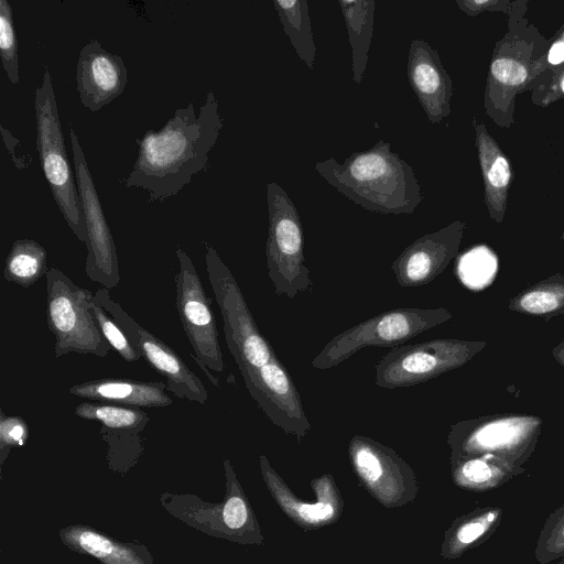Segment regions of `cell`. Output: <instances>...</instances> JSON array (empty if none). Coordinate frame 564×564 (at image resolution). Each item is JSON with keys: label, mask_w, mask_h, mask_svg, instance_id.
Wrapping results in <instances>:
<instances>
[{"label": "cell", "mask_w": 564, "mask_h": 564, "mask_svg": "<svg viewBox=\"0 0 564 564\" xmlns=\"http://www.w3.org/2000/svg\"><path fill=\"white\" fill-rule=\"evenodd\" d=\"M140 433L141 431L130 427H100V435L109 444V454L112 456L123 452L139 453L142 447Z\"/></svg>", "instance_id": "obj_29"}, {"label": "cell", "mask_w": 564, "mask_h": 564, "mask_svg": "<svg viewBox=\"0 0 564 564\" xmlns=\"http://www.w3.org/2000/svg\"><path fill=\"white\" fill-rule=\"evenodd\" d=\"M485 345L484 341L442 338L394 347L377 362L375 382L384 389L422 383L462 367Z\"/></svg>", "instance_id": "obj_8"}, {"label": "cell", "mask_w": 564, "mask_h": 564, "mask_svg": "<svg viewBox=\"0 0 564 564\" xmlns=\"http://www.w3.org/2000/svg\"><path fill=\"white\" fill-rule=\"evenodd\" d=\"M94 297L116 319L140 357L165 379L169 392L178 399L200 405L206 403L207 389L176 351L135 322L118 302L111 299L109 289L98 288Z\"/></svg>", "instance_id": "obj_10"}, {"label": "cell", "mask_w": 564, "mask_h": 564, "mask_svg": "<svg viewBox=\"0 0 564 564\" xmlns=\"http://www.w3.org/2000/svg\"><path fill=\"white\" fill-rule=\"evenodd\" d=\"M562 86H563V91H564V80H563V84H562Z\"/></svg>", "instance_id": "obj_38"}, {"label": "cell", "mask_w": 564, "mask_h": 564, "mask_svg": "<svg viewBox=\"0 0 564 564\" xmlns=\"http://www.w3.org/2000/svg\"><path fill=\"white\" fill-rule=\"evenodd\" d=\"M477 145L487 199L495 209L503 210L511 180L510 165L482 126L477 128Z\"/></svg>", "instance_id": "obj_20"}, {"label": "cell", "mask_w": 564, "mask_h": 564, "mask_svg": "<svg viewBox=\"0 0 564 564\" xmlns=\"http://www.w3.org/2000/svg\"><path fill=\"white\" fill-rule=\"evenodd\" d=\"M456 475L467 485H491L503 475L502 460L489 454L486 458H469L459 464Z\"/></svg>", "instance_id": "obj_27"}, {"label": "cell", "mask_w": 564, "mask_h": 564, "mask_svg": "<svg viewBox=\"0 0 564 564\" xmlns=\"http://www.w3.org/2000/svg\"><path fill=\"white\" fill-rule=\"evenodd\" d=\"M208 280L224 321L225 339L239 371L279 358L258 328L243 294L217 250L204 242Z\"/></svg>", "instance_id": "obj_7"}, {"label": "cell", "mask_w": 564, "mask_h": 564, "mask_svg": "<svg viewBox=\"0 0 564 564\" xmlns=\"http://www.w3.org/2000/svg\"><path fill=\"white\" fill-rule=\"evenodd\" d=\"M248 518V511L245 501L238 497H230L224 506L223 519L230 529L241 528Z\"/></svg>", "instance_id": "obj_34"}, {"label": "cell", "mask_w": 564, "mask_h": 564, "mask_svg": "<svg viewBox=\"0 0 564 564\" xmlns=\"http://www.w3.org/2000/svg\"><path fill=\"white\" fill-rule=\"evenodd\" d=\"M553 356L564 367V341L553 348Z\"/></svg>", "instance_id": "obj_37"}, {"label": "cell", "mask_w": 564, "mask_h": 564, "mask_svg": "<svg viewBox=\"0 0 564 564\" xmlns=\"http://www.w3.org/2000/svg\"><path fill=\"white\" fill-rule=\"evenodd\" d=\"M462 226L452 224L409 245L391 269L401 286H421L438 276L457 252Z\"/></svg>", "instance_id": "obj_14"}, {"label": "cell", "mask_w": 564, "mask_h": 564, "mask_svg": "<svg viewBox=\"0 0 564 564\" xmlns=\"http://www.w3.org/2000/svg\"><path fill=\"white\" fill-rule=\"evenodd\" d=\"M314 169L337 192L369 212L410 215L424 198L412 166L384 140L354 152L343 163L333 156L317 161Z\"/></svg>", "instance_id": "obj_2"}, {"label": "cell", "mask_w": 564, "mask_h": 564, "mask_svg": "<svg viewBox=\"0 0 564 564\" xmlns=\"http://www.w3.org/2000/svg\"><path fill=\"white\" fill-rule=\"evenodd\" d=\"M79 419L99 422L108 427H130L143 431L150 417L142 409L120 404L83 401L75 406Z\"/></svg>", "instance_id": "obj_22"}, {"label": "cell", "mask_w": 564, "mask_h": 564, "mask_svg": "<svg viewBox=\"0 0 564 564\" xmlns=\"http://www.w3.org/2000/svg\"><path fill=\"white\" fill-rule=\"evenodd\" d=\"M240 373L249 394L273 424L297 438L306 435L311 424L296 386L279 358Z\"/></svg>", "instance_id": "obj_12"}, {"label": "cell", "mask_w": 564, "mask_h": 564, "mask_svg": "<svg viewBox=\"0 0 564 564\" xmlns=\"http://www.w3.org/2000/svg\"><path fill=\"white\" fill-rule=\"evenodd\" d=\"M34 109L35 143L44 177L67 226L79 241L86 243L83 205L76 176L68 161L52 75L47 66L44 67L42 83L35 89Z\"/></svg>", "instance_id": "obj_3"}, {"label": "cell", "mask_w": 564, "mask_h": 564, "mask_svg": "<svg viewBox=\"0 0 564 564\" xmlns=\"http://www.w3.org/2000/svg\"><path fill=\"white\" fill-rule=\"evenodd\" d=\"M0 56L10 83L18 85L20 80L18 42L13 10L7 0H0Z\"/></svg>", "instance_id": "obj_24"}, {"label": "cell", "mask_w": 564, "mask_h": 564, "mask_svg": "<svg viewBox=\"0 0 564 564\" xmlns=\"http://www.w3.org/2000/svg\"><path fill=\"white\" fill-rule=\"evenodd\" d=\"M76 183L83 205L87 231L86 275L100 286L112 289L120 282L117 249L111 230L83 152L79 137L68 124Z\"/></svg>", "instance_id": "obj_11"}, {"label": "cell", "mask_w": 564, "mask_h": 564, "mask_svg": "<svg viewBox=\"0 0 564 564\" xmlns=\"http://www.w3.org/2000/svg\"><path fill=\"white\" fill-rule=\"evenodd\" d=\"M496 271V256L486 247H479L466 254L460 275L469 288L482 289L491 283Z\"/></svg>", "instance_id": "obj_26"}, {"label": "cell", "mask_w": 564, "mask_h": 564, "mask_svg": "<svg viewBox=\"0 0 564 564\" xmlns=\"http://www.w3.org/2000/svg\"><path fill=\"white\" fill-rule=\"evenodd\" d=\"M274 9L299 58L313 70L316 47L306 0H274Z\"/></svg>", "instance_id": "obj_19"}, {"label": "cell", "mask_w": 564, "mask_h": 564, "mask_svg": "<svg viewBox=\"0 0 564 564\" xmlns=\"http://www.w3.org/2000/svg\"><path fill=\"white\" fill-rule=\"evenodd\" d=\"M351 48V70L355 84H361L375 30L373 0L338 1Z\"/></svg>", "instance_id": "obj_18"}, {"label": "cell", "mask_w": 564, "mask_h": 564, "mask_svg": "<svg viewBox=\"0 0 564 564\" xmlns=\"http://www.w3.org/2000/svg\"><path fill=\"white\" fill-rule=\"evenodd\" d=\"M91 311L100 328L101 334L113 349L127 362H134L141 357L129 341L116 319L93 296Z\"/></svg>", "instance_id": "obj_25"}, {"label": "cell", "mask_w": 564, "mask_h": 564, "mask_svg": "<svg viewBox=\"0 0 564 564\" xmlns=\"http://www.w3.org/2000/svg\"><path fill=\"white\" fill-rule=\"evenodd\" d=\"M491 73L498 82L508 86L521 85L528 77V72L522 64L507 57L494 61Z\"/></svg>", "instance_id": "obj_32"}, {"label": "cell", "mask_w": 564, "mask_h": 564, "mask_svg": "<svg viewBox=\"0 0 564 564\" xmlns=\"http://www.w3.org/2000/svg\"><path fill=\"white\" fill-rule=\"evenodd\" d=\"M75 78L82 105L97 112L123 93L128 69L120 55L109 53L99 41L90 40L79 52Z\"/></svg>", "instance_id": "obj_13"}, {"label": "cell", "mask_w": 564, "mask_h": 564, "mask_svg": "<svg viewBox=\"0 0 564 564\" xmlns=\"http://www.w3.org/2000/svg\"><path fill=\"white\" fill-rule=\"evenodd\" d=\"M29 436V426L19 415H7L0 411V444L2 459L10 447L23 446Z\"/></svg>", "instance_id": "obj_30"}, {"label": "cell", "mask_w": 564, "mask_h": 564, "mask_svg": "<svg viewBox=\"0 0 564 564\" xmlns=\"http://www.w3.org/2000/svg\"><path fill=\"white\" fill-rule=\"evenodd\" d=\"M564 307V281L540 283L510 302V308L532 315H544Z\"/></svg>", "instance_id": "obj_23"}, {"label": "cell", "mask_w": 564, "mask_h": 564, "mask_svg": "<svg viewBox=\"0 0 564 564\" xmlns=\"http://www.w3.org/2000/svg\"><path fill=\"white\" fill-rule=\"evenodd\" d=\"M165 381H140L107 377L76 383L68 392L85 401L137 408H165L172 404Z\"/></svg>", "instance_id": "obj_17"}, {"label": "cell", "mask_w": 564, "mask_h": 564, "mask_svg": "<svg viewBox=\"0 0 564 564\" xmlns=\"http://www.w3.org/2000/svg\"><path fill=\"white\" fill-rule=\"evenodd\" d=\"M47 270L45 248L33 239H17L6 258L3 278L28 289L46 275Z\"/></svg>", "instance_id": "obj_21"}, {"label": "cell", "mask_w": 564, "mask_h": 564, "mask_svg": "<svg viewBox=\"0 0 564 564\" xmlns=\"http://www.w3.org/2000/svg\"><path fill=\"white\" fill-rule=\"evenodd\" d=\"M560 564H564V560Z\"/></svg>", "instance_id": "obj_39"}, {"label": "cell", "mask_w": 564, "mask_h": 564, "mask_svg": "<svg viewBox=\"0 0 564 564\" xmlns=\"http://www.w3.org/2000/svg\"><path fill=\"white\" fill-rule=\"evenodd\" d=\"M547 59L553 65L564 62V41H558L552 45Z\"/></svg>", "instance_id": "obj_36"}, {"label": "cell", "mask_w": 564, "mask_h": 564, "mask_svg": "<svg viewBox=\"0 0 564 564\" xmlns=\"http://www.w3.org/2000/svg\"><path fill=\"white\" fill-rule=\"evenodd\" d=\"M223 127L213 90L197 115L193 102L177 108L159 131L148 130L137 139L138 155L123 185L145 191L150 202L177 195L206 169Z\"/></svg>", "instance_id": "obj_1"}, {"label": "cell", "mask_w": 564, "mask_h": 564, "mask_svg": "<svg viewBox=\"0 0 564 564\" xmlns=\"http://www.w3.org/2000/svg\"><path fill=\"white\" fill-rule=\"evenodd\" d=\"M76 541L83 550L97 557H106L113 551V544L107 538L91 531L79 532Z\"/></svg>", "instance_id": "obj_33"}, {"label": "cell", "mask_w": 564, "mask_h": 564, "mask_svg": "<svg viewBox=\"0 0 564 564\" xmlns=\"http://www.w3.org/2000/svg\"><path fill=\"white\" fill-rule=\"evenodd\" d=\"M1 135L4 142L7 150L9 151L11 159L14 165L19 170H24L28 166V162L22 153L18 152L17 147H20V141L17 139L9 130H7L3 124L0 126Z\"/></svg>", "instance_id": "obj_35"}, {"label": "cell", "mask_w": 564, "mask_h": 564, "mask_svg": "<svg viewBox=\"0 0 564 564\" xmlns=\"http://www.w3.org/2000/svg\"><path fill=\"white\" fill-rule=\"evenodd\" d=\"M176 258L178 269L174 281L177 314L194 351L193 358L209 380L219 387L218 380L210 375V371L221 373L225 368L212 300L192 259L180 246Z\"/></svg>", "instance_id": "obj_9"}, {"label": "cell", "mask_w": 564, "mask_h": 564, "mask_svg": "<svg viewBox=\"0 0 564 564\" xmlns=\"http://www.w3.org/2000/svg\"><path fill=\"white\" fill-rule=\"evenodd\" d=\"M564 555V506L547 521L538 543L536 557L549 562Z\"/></svg>", "instance_id": "obj_28"}, {"label": "cell", "mask_w": 564, "mask_h": 564, "mask_svg": "<svg viewBox=\"0 0 564 564\" xmlns=\"http://www.w3.org/2000/svg\"><path fill=\"white\" fill-rule=\"evenodd\" d=\"M452 313L438 308H395L380 313L333 337L312 361L315 369H329L367 347H398L419 334L447 322Z\"/></svg>", "instance_id": "obj_6"}, {"label": "cell", "mask_w": 564, "mask_h": 564, "mask_svg": "<svg viewBox=\"0 0 564 564\" xmlns=\"http://www.w3.org/2000/svg\"><path fill=\"white\" fill-rule=\"evenodd\" d=\"M539 426L540 419L533 416L503 417L479 425L464 422L453 426L449 443L460 456L485 451L508 453L525 445Z\"/></svg>", "instance_id": "obj_16"}, {"label": "cell", "mask_w": 564, "mask_h": 564, "mask_svg": "<svg viewBox=\"0 0 564 564\" xmlns=\"http://www.w3.org/2000/svg\"><path fill=\"white\" fill-rule=\"evenodd\" d=\"M500 511L489 510L465 521L456 531L455 539L460 546H466L481 538L498 521Z\"/></svg>", "instance_id": "obj_31"}, {"label": "cell", "mask_w": 564, "mask_h": 564, "mask_svg": "<svg viewBox=\"0 0 564 564\" xmlns=\"http://www.w3.org/2000/svg\"><path fill=\"white\" fill-rule=\"evenodd\" d=\"M269 229L265 243L268 275L278 296L294 299L312 290L305 264L303 226L289 194L275 182L267 184Z\"/></svg>", "instance_id": "obj_5"}, {"label": "cell", "mask_w": 564, "mask_h": 564, "mask_svg": "<svg viewBox=\"0 0 564 564\" xmlns=\"http://www.w3.org/2000/svg\"><path fill=\"white\" fill-rule=\"evenodd\" d=\"M46 323L55 338L54 356L70 352L106 357L110 346L91 311L94 294L56 267L46 275Z\"/></svg>", "instance_id": "obj_4"}, {"label": "cell", "mask_w": 564, "mask_h": 564, "mask_svg": "<svg viewBox=\"0 0 564 564\" xmlns=\"http://www.w3.org/2000/svg\"><path fill=\"white\" fill-rule=\"evenodd\" d=\"M406 76L430 122L440 123L449 113L452 83L437 51L422 39L410 42Z\"/></svg>", "instance_id": "obj_15"}]
</instances>
